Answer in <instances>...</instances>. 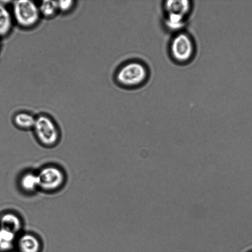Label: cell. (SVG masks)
<instances>
[{"mask_svg": "<svg viewBox=\"0 0 252 252\" xmlns=\"http://www.w3.org/2000/svg\"><path fill=\"white\" fill-rule=\"evenodd\" d=\"M150 76V70L147 64L137 59L126 60L116 68L113 79L119 87L133 90L143 86Z\"/></svg>", "mask_w": 252, "mask_h": 252, "instance_id": "cell-1", "label": "cell"}, {"mask_svg": "<svg viewBox=\"0 0 252 252\" xmlns=\"http://www.w3.org/2000/svg\"><path fill=\"white\" fill-rule=\"evenodd\" d=\"M193 6V1L189 0L163 1L162 21L164 29L172 34L184 30Z\"/></svg>", "mask_w": 252, "mask_h": 252, "instance_id": "cell-2", "label": "cell"}, {"mask_svg": "<svg viewBox=\"0 0 252 252\" xmlns=\"http://www.w3.org/2000/svg\"><path fill=\"white\" fill-rule=\"evenodd\" d=\"M197 46L193 36L186 30L172 34L167 46L168 56L179 65H186L195 58Z\"/></svg>", "mask_w": 252, "mask_h": 252, "instance_id": "cell-3", "label": "cell"}, {"mask_svg": "<svg viewBox=\"0 0 252 252\" xmlns=\"http://www.w3.org/2000/svg\"><path fill=\"white\" fill-rule=\"evenodd\" d=\"M32 130L38 142L45 147H53L60 141V129L56 122L48 116L41 115L36 117Z\"/></svg>", "mask_w": 252, "mask_h": 252, "instance_id": "cell-4", "label": "cell"}, {"mask_svg": "<svg viewBox=\"0 0 252 252\" xmlns=\"http://www.w3.org/2000/svg\"><path fill=\"white\" fill-rule=\"evenodd\" d=\"M37 173L39 189L46 192H53L61 189L65 182L64 171L54 165L42 167Z\"/></svg>", "mask_w": 252, "mask_h": 252, "instance_id": "cell-5", "label": "cell"}, {"mask_svg": "<svg viewBox=\"0 0 252 252\" xmlns=\"http://www.w3.org/2000/svg\"><path fill=\"white\" fill-rule=\"evenodd\" d=\"M39 8L32 1L19 0L13 4V15L17 23L21 26L30 28L35 25L39 18Z\"/></svg>", "mask_w": 252, "mask_h": 252, "instance_id": "cell-6", "label": "cell"}, {"mask_svg": "<svg viewBox=\"0 0 252 252\" xmlns=\"http://www.w3.org/2000/svg\"><path fill=\"white\" fill-rule=\"evenodd\" d=\"M19 186L26 193H33L39 189V180L37 173L27 171L23 173L19 179Z\"/></svg>", "mask_w": 252, "mask_h": 252, "instance_id": "cell-7", "label": "cell"}, {"mask_svg": "<svg viewBox=\"0 0 252 252\" xmlns=\"http://www.w3.org/2000/svg\"><path fill=\"white\" fill-rule=\"evenodd\" d=\"M36 118L26 112H20L13 118L14 125L22 130L32 129L35 122Z\"/></svg>", "mask_w": 252, "mask_h": 252, "instance_id": "cell-8", "label": "cell"}, {"mask_svg": "<svg viewBox=\"0 0 252 252\" xmlns=\"http://www.w3.org/2000/svg\"><path fill=\"white\" fill-rule=\"evenodd\" d=\"M12 27V18L8 10L0 5V35L7 34Z\"/></svg>", "mask_w": 252, "mask_h": 252, "instance_id": "cell-9", "label": "cell"}, {"mask_svg": "<svg viewBox=\"0 0 252 252\" xmlns=\"http://www.w3.org/2000/svg\"><path fill=\"white\" fill-rule=\"evenodd\" d=\"M39 12L45 17H51L56 13L58 9L57 1L44 0L39 8Z\"/></svg>", "mask_w": 252, "mask_h": 252, "instance_id": "cell-10", "label": "cell"}, {"mask_svg": "<svg viewBox=\"0 0 252 252\" xmlns=\"http://www.w3.org/2000/svg\"><path fill=\"white\" fill-rule=\"evenodd\" d=\"M58 10L62 12L69 11L73 6L74 1L71 0L57 1Z\"/></svg>", "mask_w": 252, "mask_h": 252, "instance_id": "cell-11", "label": "cell"}]
</instances>
